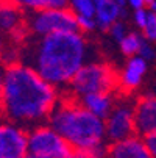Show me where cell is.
I'll return each mask as SVG.
<instances>
[{"label": "cell", "instance_id": "27", "mask_svg": "<svg viewBox=\"0 0 156 158\" xmlns=\"http://www.w3.org/2000/svg\"><path fill=\"white\" fill-rule=\"evenodd\" d=\"M3 49H5V42H3V36L0 35V56L3 53Z\"/></svg>", "mask_w": 156, "mask_h": 158}, {"label": "cell", "instance_id": "24", "mask_svg": "<svg viewBox=\"0 0 156 158\" xmlns=\"http://www.w3.org/2000/svg\"><path fill=\"white\" fill-rule=\"evenodd\" d=\"M144 143H145V146H147L148 152L151 153V156H153V158H156V133L145 136V138H144Z\"/></svg>", "mask_w": 156, "mask_h": 158}, {"label": "cell", "instance_id": "31", "mask_svg": "<svg viewBox=\"0 0 156 158\" xmlns=\"http://www.w3.org/2000/svg\"><path fill=\"white\" fill-rule=\"evenodd\" d=\"M6 2H8V0H0V6H2L3 3H6Z\"/></svg>", "mask_w": 156, "mask_h": 158}, {"label": "cell", "instance_id": "18", "mask_svg": "<svg viewBox=\"0 0 156 158\" xmlns=\"http://www.w3.org/2000/svg\"><path fill=\"white\" fill-rule=\"evenodd\" d=\"M108 147L100 146L94 149H74L69 158H106Z\"/></svg>", "mask_w": 156, "mask_h": 158}, {"label": "cell", "instance_id": "21", "mask_svg": "<svg viewBox=\"0 0 156 158\" xmlns=\"http://www.w3.org/2000/svg\"><path fill=\"white\" fill-rule=\"evenodd\" d=\"M138 56H141V58L145 60V61H150V60H154V58H156V50H154L153 44H151L150 41L144 39L142 46H141V49H139Z\"/></svg>", "mask_w": 156, "mask_h": 158}, {"label": "cell", "instance_id": "20", "mask_svg": "<svg viewBox=\"0 0 156 158\" xmlns=\"http://www.w3.org/2000/svg\"><path fill=\"white\" fill-rule=\"evenodd\" d=\"M108 31H109L111 38H113L114 41H117V42H122V39L128 35L125 24H123V22H120V20H119V22H116L114 25H111V28H109Z\"/></svg>", "mask_w": 156, "mask_h": 158}, {"label": "cell", "instance_id": "2", "mask_svg": "<svg viewBox=\"0 0 156 158\" xmlns=\"http://www.w3.org/2000/svg\"><path fill=\"white\" fill-rule=\"evenodd\" d=\"M24 41L19 63L31 67L56 88L69 85L86 64L87 42L81 33H55Z\"/></svg>", "mask_w": 156, "mask_h": 158}, {"label": "cell", "instance_id": "5", "mask_svg": "<svg viewBox=\"0 0 156 158\" xmlns=\"http://www.w3.org/2000/svg\"><path fill=\"white\" fill-rule=\"evenodd\" d=\"M27 28L33 36H49L55 33H80L77 16L70 8L34 11L27 17Z\"/></svg>", "mask_w": 156, "mask_h": 158}, {"label": "cell", "instance_id": "4", "mask_svg": "<svg viewBox=\"0 0 156 158\" xmlns=\"http://www.w3.org/2000/svg\"><path fill=\"white\" fill-rule=\"evenodd\" d=\"M117 86L119 75L105 63H86L69 83L70 96L75 99L95 93L113 94Z\"/></svg>", "mask_w": 156, "mask_h": 158}, {"label": "cell", "instance_id": "19", "mask_svg": "<svg viewBox=\"0 0 156 158\" xmlns=\"http://www.w3.org/2000/svg\"><path fill=\"white\" fill-rule=\"evenodd\" d=\"M142 36L150 42H156V13L148 11V19L142 30Z\"/></svg>", "mask_w": 156, "mask_h": 158}, {"label": "cell", "instance_id": "6", "mask_svg": "<svg viewBox=\"0 0 156 158\" xmlns=\"http://www.w3.org/2000/svg\"><path fill=\"white\" fill-rule=\"evenodd\" d=\"M28 135V155L42 158H69L72 147L59 133H56L49 124L33 127Z\"/></svg>", "mask_w": 156, "mask_h": 158}, {"label": "cell", "instance_id": "23", "mask_svg": "<svg viewBox=\"0 0 156 158\" xmlns=\"http://www.w3.org/2000/svg\"><path fill=\"white\" fill-rule=\"evenodd\" d=\"M134 24L141 28V30H144V27H145V24H147V19H148V10H145V8H142V10H138V11H134Z\"/></svg>", "mask_w": 156, "mask_h": 158}, {"label": "cell", "instance_id": "12", "mask_svg": "<svg viewBox=\"0 0 156 158\" xmlns=\"http://www.w3.org/2000/svg\"><path fill=\"white\" fill-rule=\"evenodd\" d=\"M147 72V61L141 56H133L126 61L123 71L119 75V86L123 91H133L136 89Z\"/></svg>", "mask_w": 156, "mask_h": 158}, {"label": "cell", "instance_id": "26", "mask_svg": "<svg viewBox=\"0 0 156 158\" xmlns=\"http://www.w3.org/2000/svg\"><path fill=\"white\" fill-rule=\"evenodd\" d=\"M3 75H5V69L0 67V93H2V85H3Z\"/></svg>", "mask_w": 156, "mask_h": 158}, {"label": "cell", "instance_id": "25", "mask_svg": "<svg viewBox=\"0 0 156 158\" xmlns=\"http://www.w3.org/2000/svg\"><path fill=\"white\" fill-rule=\"evenodd\" d=\"M128 2V5L134 10V11H138V10H142V8H145V3H144V0H126Z\"/></svg>", "mask_w": 156, "mask_h": 158}, {"label": "cell", "instance_id": "3", "mask_svg": "<svg viewBox=\"0 0 156 158\" xmlns=\"http://www.w3.org/2000/svg\"><path fill=\"white\" fill-rule=\"evenodd\" d=\"M47 124L59 133L72 149H94L105 146V121L83 108L72 96L58 100Z\"/></svg>", "mask_w": 156, "mask_h": 158}, {"label": "cell", "instance_id": "22", "mask_svg": "<svg viewBox=\"0 0 156 158\" xmlns=\"http://www.w3.org/2000/svg\"><path fill=\"white\" fill-rule=\"evenodd\" d=\"M77 22H78V30H80V33H81V31H91V30L97 28L95 19H91V17H77Z\"/></svg>", "mask_w": 156, "mask_h": 158}, {"label": "cell", "instance_id": "32", "mask_svg": "<svg viewBox=\"0 0 156 158\" xmlns=\"http://www.w3.org/2000/svg\"><path fill=\"white\" fill-rule=\"evenodd\" d=\"M0 116H2V113H0Z\"/></svg>", "mask_w": 156, "mask_h": 158}, {"label": "cell", "instance_id": "30", "mask_svg": "<svg viewBox=\"0 0 156 158\" xmlns=\"http://www.w3.org/2000/svg\"><path fill=\"white\" fill-rule=\"evenodd\" d=\"M27 158H42V156H36V155H28Z\"/></svg>", "mask_w": 156, "mask_h": 158}, {"label": "cell", "instance_id": "11", "mask_svg": "<svg viewBox=\"0 0 156 158\" xmlns=\"http://www.w3.org/2000/svg\"><path fill=\"white\" fill-rule=\"evenodd\" d=\"M106 158H153V156L148 152L144 138L136 135V136H131L125 141L109 144Z\"/></svg>", "mask_w": 156, "mask_h": 158}, {"label": "cell", "instance_id": "16", "mask_svg": "<svg viewBox=\"0 0 156 158\" xmlns=\"http://www.w3.org/2000/svg\"><path fill=\"white\" fill-rule=\"evenodd\" d=\"M144 39H145V38H144L141 33H134V31L128 33V35L122 39V42H119L122 53H123L125 56H128V58L138 56L139 49H141V46H142Z\"/></svg>", "mask_w": 156, "mask_h": 158}, {"label": "cell", "instance_id": "17", "mask_svg": "<svg viewBox=\"0 0 156 158\" xmlns=\"http://www.w3.org/2000/svg\"><path fill=\"white\" fill-rule=\"evenodd\" d=\"M70 10L77 17L95 19V3L94 0H69Z\"/></svg>", "mask_w": 156, "mask_h": 158}, {"label": "cell", "instance_id": "10", "mask_svg": "<svg viewBox=\"0 0 156 158\" xmlns=\"http://www.w3.org/2000/svg\"><path fill=\"white\" fill-rule=\"evenodd\" d=\"M136 135L145 138L156 133V96H144L134 103Z\"/></svg>", "mask_w": 156, "mask_h": 158}, {"label": "cell", "instance_id": "14", "mask_svg": "<svg viewBox=\"0 0 156 158\" xmlns=\"http://www.w3.org/2000/svg\"><path fill=\"white\" fill-rule=\"evenodd\" d=\"M95 3V22L97 27L102 30H109L111 25L119 22L120 17H123L125 11L122 6H119L114 0H94Z\"/></svg>", "mask_w": 156, "mask_h": 158}, {"label": "cell", "instance_id": "29", "mask_svg": "<svg viewBox=\"0 0 156 158\" xmlns=\"http://www.w3.org/2000/svg\"><path fill=\"white\" fill-rule=\"evenodd\" d=\"M154 2V0H144V3H145V6H150L151 3Z\"/></svg>", "mask_w": 156, "mask_h": 158}, {"label": "cell", "instance_id": "13", "mask_svg": "<svg viewBox=\"0 0 156 158\" xmlns=\"http://www.w3.org/2000/svg\"><path fill=\"white\" fill-rule=\"evenodd\" d=\"M83 108H86L89 113H92L94 116L100 119H106L111 111L114 108V99L113 94H105V93H95V94H87L80 99H77Z\"/></svg>", "mask_w": 156, "mask_h": 158}, {"label": "cell", "instance_id": "9", "mask_svg": "<svg viewBox=\"0 0 156 158\" xmlns=\"http://www.w3.org/2000/svg\"><path fill=\"white\" fill-rule=\"evenodd\" d=\"M27 16L24 10L10 0L0 6V35L20 42L27 38Z\"/></svg>", "mask_w": 156, "mask_h": 158}, {"label": "cell", "instance_id": "1", "mask_svg": "<svg viewBox=\"0 0 156 158\" xmlns=\"http://www.w3.org/2000/svg\"><path fill=\"white\" fill-rule=\"evenodd\" d=\"M59 100L56 86L44 80L31 67L14 63L5 67L0 113L2 118L22 128L47 122Z\"/></svg>", "mask_w": 156, "mask_h": 158}, {"label": "cell", "instance_id": "15", "mask_svg": "<svg viewBox=\"0 0 156 158\" xmlns=\"http://www.w3.org/2000/svg\"><path fill=\"white\" fill-rule=\"evenodd\" d=\"M11 3L20 6L22 10L30 11H46V10H59L67 8L69 0H10Z\"/></svg>", "mask_w": 156, "mask_h": 158}, {"label": "cell", "instance_id": "8", "mask_svg": "<svg viewBox=\"0 0 156 158\" xmlns=\"http://www.w3.org/2000/svg\"><path fill=\"white\" fill-rule=\"evenodd\" d=\"M28 135L27 130L13 122H0V158H27Z\"/></svg>", "mask_w": 156, "mask_h": 158}, {"label": "cell", "instance_id": "7", "mask_svg": "<svg viewBox=\"0 0 156 158\" xmlns=\"http://www.w3.org/2000/svg\"><path fill=\"white\" fill-rule=\"evenodd\" d=\"M105 131L106 141H109L111 144L136 136L134 105H131L130 102L116 103L111 114L105 119Z\"/></svg>", "mask_w": 156, "mask_h": 158}, {"label": "cell", "instance_id": "28", "mask_svg": "<svg viewBox=\"0 0 156 158\" xmlns=\"http://www.w3.org/2000/svg\"><path fill=\"white\" fill-rule=\"evenodd\" d=\"M148 11H151V13H156V0H154V2L148 6Z\"/></svg>", "mask_w": 156, "mask_h": 158}]
</instances>
